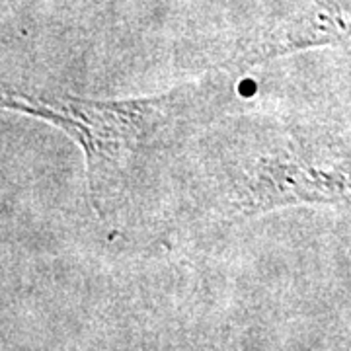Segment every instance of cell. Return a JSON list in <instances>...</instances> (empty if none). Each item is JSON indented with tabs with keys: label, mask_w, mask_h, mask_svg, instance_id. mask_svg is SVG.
Returning <instances> with one entry per match:
<instances>
[{
	"label": "cell",
	"mask_w": 351,
	"mask_h": 351,
	"mask_svg": "<svg viewBox=\"0 0 351 351\" xmlns=\"http://www.w3.org/2000/svg\"><path fill=\"white\" fill-rule=\"evenodd\" d=\"M239 76L225 64L152 96L78 98L2 92V110L59 129L84 156L88 199L101 223L121 226L170 186L197 138L223 117Z\"/></svg>",
	"instance_id": "1"
},
{
	"label": "cell",
	"mask_w": 351,
	"mask_h": 351,
	"mask_svg": "<svg viewBox=\"0 0 351 351\" xmlns=\"http://www.w3.org/2000/svg\"><path fill=\"white\" fill-rule=\"evenodd\" d=\"M174 182L178 213L203 225L341 205L351 203V145L301 123L219 117Z\"/></svg>",
	"instance_id": "2"
},
{
	"label": "cell",
	"mask_w": 351,
	"mask_h": 351,
	"mask_svg": "<svg viewBox=\"0 0 351 351\" xmlns=\"http://www.w3.org/2000/svg\"><path fill=\"white\" fill-rule=\"evenodd\" d=\"M351 39V0H313L287 20L246 39L223 63L237 75L299 51L339 45Z\"/></svg>",
	"instance_id": "3"
}]
</instances>
